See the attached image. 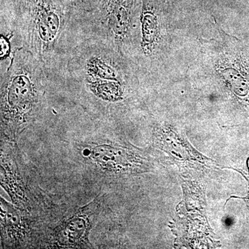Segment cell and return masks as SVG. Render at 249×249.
Returning a JSON list of instances; mask_svg holds the SVG:
<instances>
[{
    "label": "cell",
    "mask_w": 249,
    "mask_h": 249,
    "mask_svg": "<svg viewBox=\"0 0 249 249\" xmlns=\"http://www.w3.org/2000/svg\"><path fill=\"white\" fill-rule=\"evenodd\" d=\"M39 60L29 51L18 49L1 79V117L21 124L31 117L42 95L43 73Z\"/></svg>",
    "instance_id": "cell-1"
},
{
    "label": "cell",
    "mask_w": 249,
    "mask_h": 249,
    "mask_svg": "<svg viewBox=\"0 0 249 249\" xmlns=\"http://www.w3.org/2000/svg\"><path fill=\"white\" fill-rule=\"evenodd\" d=\"M27 50L40 62L53 52L72 11L65 0H11Z\"/></svg>",
    "instance_id": "cell-2"
},
{
    "label": "cell",
    "mask_w": 249,
    "mask_h": 249,
    "mask_svg": "<svg viewBox=\"0 0 249 249\" xmlns=\"http://www.w3.org/2000/svg\"><path fill=\"white\" fill-rule=\"evenodd\" d=\"M134 4V0H99L89 11L119 47L128 29Z\"/></svg>",
    "instance_id": "cell-3"
},
{
    "label": "cell",
    "mask_w": 249,
    "mask_h": 249,
    "mask_svg": "<svg viewBox=\"0 0 249 249\" xmlns=\"http://www.w3.org/2000/svg\"><path fill=\"white\" fill-rule=\"evenodd\" d=\"M84 67L85 79L118 80L115 70L111 66L109 58L103 54L90 55Z\"/></svg>",
    "instance_id": "cell-4"
},
{
    "label": "cell",
    "mask_w": 249,
    "mask_h": 249,
    "mask_svg": "<svg viewBox=\"0 0 249 249\" xmlns=\"http://www.w3.org/2000/svg\"><path fill=\"white\" fill-rule=\"evenodd\" d=\"M88 88L103 101H114L121 94V88L116 80L85 79Z\"/></svg>",
    "instance_id": "cell-5"
},
{
    "label": "cell",
    "mask_w": 249,
    "mask_h": 249,
    "mask_svg": "<svg viewBox=\"0 0 249 249\" xmlns=\"http://www.w3.org/2000/svg\"><path fill=\"white\" fill-rule=\"evenodd\" d=\"M88 229V222L83 217L72 218L67 222L66 227L63 229L62 237L69 243L73 244L78 242L81 237L86 233Z\"/></svg>",
    "instance_id": "cell-6"
},
{
    "label": "cell",
    "mask_w": 249,
    "mask_h": 249,
    "mask_svg": "<svg viewBox=\"0 0 249 249\" xmlns=\"http://www.w3.org/2000/svg\"><path fill=\"white\" fill-rule=\"evenodd\" d=\"M73 11L89 12L99 0H65Z\"/></svg>",
    "instance_id": "cell-7"
},
{
    "label": "cell",
    "mask_w": 249,
    "mask_h": 249,
    "mask_svg": "<svg viewBox=\"0 0 249 249\" xmlns=\"http://www.w3.org/2000/svg\"><path fill=\"white\" fill-rule=\"evenodd\" d=\"M0 45H1V58H4L9 54L10 51L9 41L4 36H1Z\"/></svg>",
    "instance_id": "cell-8"
}]
</instances>
